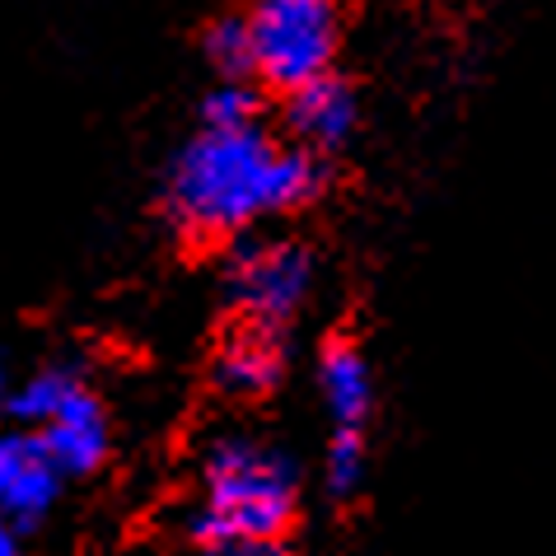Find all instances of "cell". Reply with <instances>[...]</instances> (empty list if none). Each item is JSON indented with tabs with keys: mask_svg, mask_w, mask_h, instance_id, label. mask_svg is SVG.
Segmentation results:
<instances>
[{
	"mask_svg": "<svg viewBox=\"0 0 556 556\" xmlns=\"http://www.w3.org/2000/svg\"><path fill=\"white\" fill-rule=\"evenodd\" d=\"M323 182L318 154L276 141L262 122L202 127L168 164L164 211L188 239H239L271 215L308 206Z\"/></svg>",
	"mask_w": 556,
	"mask_h": 556,
	"instance_id": "6da1fadb",
	"label": "cell"
},
{
	"mask_svg": "<svg viewBox=\"0 0 556 556\" xmlns=\"http://www.w3.org/2000/svg\"><path fill=\"white\" fill-rule=\"evenodd\" d=\"M300 509V463L257 430H225L202 454V501L192 509L197 543L286 538Z\"/></svg>",
	"mask_w": 556,
	"mask_h": 556,
	"instance_id": "7a4b0ae2",
	"label": "cell"
},
{
	"mask_svg": "<svg viewBox=\"0 0 556 556\" xmlns=\"http://www.w3.org/2000/svg\"><path fill=\"white\" fill-rule=\"evenodd\" d=\"M243 24L253 42V75L262 85L290 94L332 71L342 42L332 0H253Z\"/></svg>",
	"mask_w": 556,
	"mask_h": 556,
	"instance_id": "3957f363",
	"label": "cell"
},
{
	"mask_svg": "<svg viewBox=\"0 0 556 556\" xmlns=\"http://www.w3.org/2000/svg\"><path fill=\"white\" fill-rule=\"evenodd\" d=\"M318 262L300 239H239L225 257V300L239 323L281 332L314 295Z\"/></svg>",
	"mask_w": 556,
	"mask_h": 556,
	"instance_id": "277c9868",
	"label": "cell"
},
{
	"mask_svg": "<svg viewBox=\"0 0 556 556\" xmlns=\"http://www.w3.org/2000/svg\"><path fill=\"white\" fill-rule=\"evenodd\" d=\"M28 435L42 444V454L56 463L61 477L99 472L108 450H113V426H108V412L89 383H80V389H75L38 430H28Z\"/></svg>",
	"mask_w": 556,
	"mask_h": 556,
	"instance_id": "5b68a950",
	"label": "cell"
},
{
	"mask_svg": "<svg viewBox=\"0 0 556 556\" xmlns=\"http://www.w3.org/2000/svg\"><path fill=\"white\" fill-rule=\"evenodd\" d=\"M286 127L300 150L323 160V154L342 150L355 136V127H361V99H355V89L342 75L328 71L286 94Z\"/></svg>",
	"mask_w": 556,
	"mask_h": 556,
	"instance_id": "8992f818",
	"label": "cell"
},
{
	"mask_svg": "<svg viewBox=\"0 0 556 556\" xmlns=\"http://www.w3.org/2000/svg\"><path fill=\"white\" fill-rule=\"evenodd\" d=\"M286 342L276 328H257V323H239L235 332L215 346L211 361V383L225 397H239V403H253V397H267L276 383L286 379Z\"/></svg>",
	"mask_w": 556,
	"mask_h": 556,
	"instance_id": "52a82bcc",
	"label": "cell"
},
{
	"mask_svg": "<svg viewBox=\"0 0 556 556\" xmlns=\"http://www.w3.org/2000/svg\"><path fill=\"white\" fill-rule=\"evenodd\" d=\"M66 477L42 454L34 435H0V515L20 529H34L52 515Z\"/></svg>",
	"mask_w": 556,
	"mask_h": 556,
	"instance_id": "ba28073f",
	"label": "cell"
},
{
	"mask_svg": "<svg viewBox=\"0 0 556 556\" xmlns=\"http://www.w3.org/2000/svg\"><path fill=\"white\" fill-rule=\"evenodd\" d=\"M318 393L328 403V416L337 430H365L369 412H375V369H369L365 351L337 337L318 355Z\"/></svg>",
	"mask_w": 556,
	"mask_h": 556,
	"instance_id": "9c48e42d",
	"label": "cell"
},
{
	"mask_svg": "<svg viewBox=\"0 0 556 556\" xmlns=\"http://www.w3.org/2000/svg\"><path fill=\"white\" fill-rule=\"evenodd\" d=\"M85 383V375L75 365H42L34 369L24 383H14V393H10V416H20L24 426H42L48 416L66 403V397L75 393Z\"/></svg>",
	"mask_w": 556,
	"mask_h": 556,
	"instance_id": "30bf717a",
	"label": "cell"
},
{
	"mask_svg": "<svg viewBox=\"0 0 556 556\" xmlns=\"http://www.w3.org/2000/svg\"><path fill=\"white\" fill-rule=\"evenodd\" d=\"M369 454H365V430H337L328 454H323V482H328V496L351 501L365 482Z\"/></svg>",
	"mask_w": 556,
	"mask_h": 556,
	"instance_id": "8fae6325",
	"label": "cell"
},
{
	"mask_svg": "<svg viewBox=\"0 0 556 556\" xmlns=\"http://www.w3.org/2000/svg\"><path fill=\"white\" fill-rule=\"evenodd\" d=\"M206 61L220 71V80H249L253 75V42L243 14H229V20H215L206 28Z\"/></svg>",
	"mask_w": 556,
	"mask_h": 556,
	"instance_id": "7c38bea8",
	"label": "cell"
},
{
	"mask_svg": "<svg viewBox=\"0 0 556 556\" xmlns=\"http://www.w3.org/2000/svg\"><path fill=\"white\" fill-rule=\"evenodd\" d=\"M262 113L249 80H220L202 103V127H253Z\"/></svg>",
	"mask_w": 556,
	"mask_h": 556,
	"instance_id": "4fadbf2b",
	"label": "cell"
},
{
	"mask_svg": "<svg viewBox=\"0 0 556 556\" xmlns=\"http://www.w3.org/2000/svg\"><path fill=\"white\" fill-rule=\"evenodd\" d=\"M197 556H295L281 538H229V543H202Z\"/></svg>",
	"mask_w": 556,
	"mask_h": 556,
	"instance_id": "5bb4252c",
	"label": "cell"
},
{
	"mask_svg": "<svg viewBox=\"0 0 556 556\" xmlns=\"http://www.w3.org/2000/svg\"><path fill=\"white\" fill-rule=\"evenodd\" d=\"M0 556H28L24 552V529L0 515Z\"/></svg>",
	"mask_w": 556,
	"mask_h": 556,
	"instance_id": "9a60e30c",
	"label": "cell"
},
{
	"mask_svg": "<svg viewBox=\"0 0 556 556\" xmlns=\"http://www.w3.org/2000/svg\"><path fill=\"white\" fill-rule=\"evenodd\" d=\"M10 393H14V383H10V375H5V369H0V416L10 412Z\"/></svg>",
	"mask_w": 556,
	"mask_h": 556,
	"instance_id": "2e32d148",
	"label": "cell"
}]
</instances>
